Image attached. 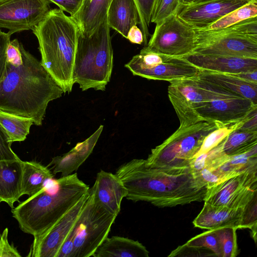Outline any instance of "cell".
I'll return each instance as SVG.
<instances>
[{
    "instance_id": "cell-1",
    "label": "cell",
    "mask_w": 257,
    "mask_h": 257,
    "mask_svg": "<svg viewBox=\"0 0 257 257\" xmlns=\"http://www.w3.org/2000/svg\"><path fill=\"white\" fill-rule=\"evenodd\" d=\"M115 174L126 188V198L159 207H174L204 201L207 190L189 166L155 168L135 159L121 165Z\"/></svg>"
},
{
    "instance_id": "cell-2",
    "label": "cell",
    "mask_w": 257,
    "mask_h": 257,
    "mask_svg": "<svg viewBox=\"0 0 257 257\" xmlns=\"http://www.w3.org/2000/svg\"><path fill=\"white\" fill-rule=\"evenodd\" d=\"M22 63L7 62L0 81V110L29 118L42 124L48 103L61 97L63 89L41 62L26 51L22 43Z\"/></svg>"
},
{
    "instance_id": "cell-3",
    "label": "cell",
    "mask_w": 257,
    "mask_h": 257,
    "mask_svg": "<svg viewBox=\"0 0 257 257\" xmlns=\"http://www.w3.org/2000/svg\"><path fill=\"white\" fill-rule=\"evenodd\" d=\"M77 173L51 180L40 191L12 209L24 232L38 236L49 229L88 192Z\"/></svg>"
},
{
    "instance_id": "cell-4",
    "label": "cell",
    "mask_w": 257,
    "mask_h": 257,
    "mask_svg": "<svg viewBox=\"0 0 257 257\" xmlns=\"http://www.w3.org/2000/svg\"><path fill=\"white\" fill-rule=\"evenodd\" d=\"M39 43L41 63L63 89L71 92L79 29L60 9L50 10L32 30Z\"/></svg>"
},
{
    "instance_id": "cell-5",
    "label": "cell",
    "mask_w": 257,
    "mask_h": 257,
    "mask_svg": "<svg viewBox=\"0 0 257 257\" xmlns=\"http://www.w3.org/2000/svg\"><path fill=\"white\" fill-rule=\"evenodd\" d=\"M113 68V50L107 19L89 36L79 32L73 81L82 91H104Z\"/></svg>"
},
{
    "instance_id": "cell-6",
    "label": "cell",
    "mask_w": 257,
    "mask_h": 257,
    "mask_svg": "<svg viewBox=\"0 0 257 257\" xmlns=\"http://www.w3.org/2000/svg\"><path fill=\"white\" fill-rule=\"evenodd\" d=\"M222 125L224 124L201 121L179 126L162 144L151 150L145 160L146 165L155 168L189 166L205 137Z\"/></svg>"
},
{
    "instance_id": "cell-7",
    "label": "cell",
    "mask_w": 257,
    "mask_h": 257,
    "mask_svg": "<svg viewBox=\"0 0 257 257\" xmlns=\"http://www.w3.org/2000/svg\"><path fill=\"white\" fill-rule=\"evenodd\" d=\"M116 216L95 199L90 188L89 196L71 230L74 237L73 257L93 256L108 237Z\"/></svg>"
},
{
    "instance_id": "cell-8",
    "label": "cell",
    "mask_w": 257,
    "mask_h": 257,
    "mask_svg": "<svg viewBox=\"0 0 257 257\" xmlns=\"http://www.w3.org/2000/svg\"><path fill=\"white\" fill-rule=\"evenodd\" d=\"M199 80L202 100L195 106V110L202 120L224 125L235 123L257 108V104L248 99Z\"/></svg>"
},
{
    "instance_id": "cell-9",
    "label": "cell",
    "mask_w": 257,
    "mask_h": 257,
    "mask_svg": "<svg viewBox=\"0 0 257 257\" xmlns=\"http://www.w3.org/2000/svg\"><path fill=\"white\" fill-rule=\"evenodd\" d=\"M125 67L134 75L169 82L197 77L200 71L184 57L167 55L143 49Z\"/></svg>"
},
{
    "instance_id": "cell-10",
    "label": "cell",
    "mask_w": 257,
    "mask_h": 257,
    "mask_svg": "<svg viewBox=\"0 0 257 257\" xmlns=\"http://www.w3.org/2000/svg\"><path fill=\"white\" fill-rule=\"evenodd\" d=\"M196 47L195 29L174 14L156 25L154 33L143 49L167 55L184 57L191 54Z\"/></svg>"
},
{
    "instance_id": "cell-11",
    "label": "cell",
    "mask_w": 257,
    "mask_h": 257,
    "mask_svg": "<svg viewBox=\"0 0 257 257\" xmlns=\"http://www.w3.org/2000/svg\"><path fill=\"white\" fill-rule=\"evenodd\" d=\"M195 31L197 47L192 54L257 59V36L214 30Z\"/></svg>"
},
{
    "instance_id": "cell-12",
    "label": "cell",
    "mask_w": 257,
    "mask_h": 257,
    "mask_svg": "<svg viewBox=\"0 0 257 257\" xmlns=\"http://www.w3.org/2000/svg\"><path fill=\"white\" fill-rule=\"evenodd\" d=\"M257 195V168L207 188L204 201L214 206L243 208Z\"/></svg>"
},
{
    "instance_id": "cell-13",
    "label": "cell",
    "mask_w": 257,
    "mask_h": 257,
    "mask_svg": "<svg viewBox=\"0 0 257 257\" xmlns=\"http://www.w3.org/2000/svg\"><path fill=\"white\" fill-rule=\"evenodd\" d=\"M48 0H0V29L13 34L33 30L50 10Z\"/></svg>"
},
{
    "instance_id": "cell-14",
    "label": "cell",
    "mask_w": 257,
    "mask_h": 257,
    "mask_svg": "<svg viewBox=\"0 0 257 257\" xmlns=\"http://www.w3.org/2000/svg\"><path fill=\"white\" fill-rule=\"evenodd\" d=\"M87 194L43 233L34 237L28 256L57 257L63 242L74 227L89 196Z\"/></svg>"
},
{
    "instance_id": "cell-15",
    "label": "cell",
    "mask_w": 257,
    "mask_h": 257,
    "mask_svg": "<svg viewBox=\"0 0 257 257\" xmlns=\"http://www.w3.org/2000/svg\"><path fill=\"white\" fill-rule=\"evenodd\" d=\"M251 2L253 1L211 0L199 4H181L176 15L193 28L206 30L230 12Z\"/></svg>"
},
{
    "instance_id": "cell-16",
    "label": "cell",
    "mask_w": 257,
    "mask_h": 257,
    "mask_svg": "<svg viewBox=\"0 0 257 257\" xmlns=\"http://www.w3.org/2000/svg\"><path fill=\"white\" fill-rule=\"evenodd\" d=\"M168 94L178 117L179 126H186L204 121L199 116L194 107L196 91L192 80L185 79L170 82Z\"/></svg>"
},
{
    "instance_id": "cell-17",
    "label": "cell",
    "mask_w": 257,
    "mask_h": 257,
    "mask_svg": "<svg viewBox=\"0 0 257 257\" xmlns=\"http://www.w3.org/2000/svg\"><path fill=\"white\" fill-rule=\"evenodd\" d=\"M184 57L202 70L231 74L257 70V59L198 54Z\"/></svg>"
},
{
    "instance_id": "cell-18",
    "label": "cell",
    "mask_w": 257,
    "mask_h": 257,
    "mask_svg": "<svg viewBox=\"0 0 257 257\" xmlns=\"http://www.w3.org/2000/svg\"><path fill=\"white\" fill-rule=\"evenodd\" d=\"M90 188L95 199L110 213L117 216L122 199L127 193L118 177L115 174L100 170Z\"/></svg>"
},
{
    "instance_id": "cell-19",
    "label": "cell",
    "mask_w": 257,
    "mask_h": 257,
    "mask_svg": "<svg viewBox=\"0 0 257 257\" xmlns=\"http://www.w3.org/2000/svg\"><path fill=\"white\" fill-rule=\"evenodd\" d=\"M243 208L214 206L204 202L203 207L193 221L196 227L210 230L231 227L241 229Z\"/></svg>"
},
{
    "instance_id": "cell-20",
    "label": "cell",
    "mask_w": 257,
    "mask_h": 257,
    "mask_svg": "<svg viewBox=\"0 0 257 257\" xmlns=\"http://www.w3.org/2000/svg\"><path fill=\"white\" fill-rule=\"evenodd\" d=\"M103 128V125H100L89 138L77 143L68 152L53 157L49 165L52 167L53 173L66 176L76 171L92 152Z\"/></svg>"
},
{
    "instance_id": "cell-21",
    "label": "cell",
    "mask_w": 257,
    "mask_h": 257,
    "mask_svg": "<svg viewBox=\"0 0 257 257\" xmlns=\"http://www.w3.org/2000/svg\"><path fill=\"white\" fill-rule=\"evenodd\" d=\"M23 161H0V203L6 202L13 208L22 194Z\"/></svg>"
},
{
    "instance_id": "cell-22",
    "label": "cell",
    "mask_w": 257,
    "mask_h": 257,
    "mask_svg": "<svg viewBox=\"0 0 257 257\" xmlns=\"http://www.w3.org/2000/svg\"><path fill=\"white\" fill-rule=\"evenodd\" d=\"M112 0H82L76 13L70 16L79 32L84 36L91 35L107 19Z\"/></svg>"
},
{
    "instance_id": "cell-23",
    "label": "cell",
    "mask_w": 257,
    "mask_h": 257,
    "mask_svg": "<svg viewBox=\"0 0 257 257\" xmlns=\"http://www.w3.org/2000/svg\"><path fill=\"white\" fill-rule=\"evenodd\" d=\"M197 77L257 104V83L243 80L234 74L200 70Z\"/></svg>"
},
{
    "instance_id": "cell-24",
    "label": "cell",
    "mask_w": 257,
    "mask_h": 257,
    "mask_svg": "<svg viewBox=\"0 0 257 257\" xmlns=\"http://www.w3.org/2000/svg\"><path fill=\"white\" fill-rule=\"evenodd\" d=\"M110 28L126 38L130 29L139 23L138 12L134 0H112L107 12Z\"/></svg>"
},
{
    "instance_id": "cell-25",
    "label": "cell",
    "mask_w": 257,
    "mask_h": 257,
    "mask_svg": "<svg viewBox=\"0 0 257 257\" xmlns=\"http://www.w3.org/2000/svg\"><path fill=\"white\" fill-rule=\"evenodd\" d=\"M149 252L139 241L127 237H107L98 247L94 257H148Z\"/></svg>"
},
{
    "instance_id": "cell-26",
    "label": "cell",
    "mask_w": 257,
    "mask_h": 257,
    "mask_svg": "<svg viewBox=\"0 0 257 257\" xmlns=\"http://www.w3.org/2000/svg\"><path fill=\"white\" fill-rule=\"evenodd\" d=\"M53 179L50 170L35 161H23L22 176V194L29 197L42 190Z\"/></svg>"
},
{
    "instance_id": "cell-27",
    "label": "cell",
    "mask_w": 257,
    "mask_h": 257,
    "mask_svg": "<svg viewBox=\"0 0 257 257\" xmlns=\"http://www.w3.org/2000/svg\"><path fill=\"white\" fill-rule=\"evenodd\" d=\"M254 168H257V145L245 153L229 156L224 163L215 168L223 181Z\"/></svg>"
},
{
    "instance_id": "cell-28",
    "label": "cell",
    "mask_w": 257,
    "mask_h": 257,
    "mask_svg": "<svg viewBox=\"0 0 257 257\" xmlns=\"http://www.w3.org/2000/svg\"><path fill=\"white\" fill-rule=\"evenodd\" d=\"M257 145V131L236 128L223 141L224 152L228 156L245 153Z\"/></svg>"
},
{
    "instance_id": "cell-29",
    "label": "cell",
    "mask_w": 257,
    "mask_h": 257,
    "mask_svg": "<svg viewBox=\"0 0 257 257\" xmlns=\"http://www.w3.org/2000/svg\"><path fill=\"white\" fill-rule=\"evenodd\" d=\"M0 124L13 143L25 141L34 122L31 118L0 110Z\"/></svg>"
},
{
    "instance_id": "cell-30",
    "label": "cell",
    "mask_w": 257,
    "mask_h": 257,
    "mask_svg": "<svg viewBox=\"0 0 257 257\" xmlns=\"http://www.w3.org/2000/svg\"><path fill=\"white\" fill-rule=\"evenodd\" d=\"M223 149L222 141L207 152L194 158L189 164L192 173L203 169L215 168L224 163L228 158Z\"/></svg>"
},
{
    "instance_id": "cell-31",
    "label": "cell",
    "mask_w": 257,
    "mask_h": 257,
    "mask_svg": "<svg viewBox=\"0 0 257 257\" xmlns=\"http://www.w3.org/2000/svg\"><path fill=\"white\" fill-rule=\"evenodd\" d=\"M257 16V2H249L226 15L206 30H215L227 27L251 17Z\"/></svg>"
},
{
    "instance_id": "cell-32",
    "label": "cell",
    "mask_w": 257,
    "mask_h": 257,
    "mask_svg": "<svg viewBox=\"0 0 257 257\" xmlns=\"http://www.w3.org/2000/svg\"><path fill=\"white\" fill-rule=\"evenodd\" d=\"M221 251V257H235L238 254L237 228L224 227L214 229Z\"/></svg>"
},
{
    "instance_id": "cell-33",
    "label": "cell",
    "mask_w": 257,
    "mask_h": 257,
    "mask_svg": "<svg viewBox=\"0 0 257 257\" xmlns=\"http://www.w3.org/2000/svg\"><path fill=\"white\" fill-rule=\"evenodd\" d=\"M241 120L235 123L219 126L211 132L204 139L200 149L194 158L207 152L217 146L231 132L239 127Z\"/></svg>"
},
{
    "instance_id": "cell-34",
    "label": "cell",
    "mask_w": 257,
    "mask_h": 257,
    "mask_svg": "<svg viewBox=\"0 0 257 257\" xmlns=\"http://www.w3.org/2000/svg\"><path fill=\"white\" fill-rule=\"evenodd\" d=\"M181 4V0H154L151 22L157 25L176 14Z\"/></svg>"
},
{
    "instance_id": "cell-35",
    "label": "cell",
    "mask_w": 257,
    "mask_h": 257,
    "mask_svg": "<svg viewBox=\"0 0 257 257\" xmlns=\"http://www.w3.org/2000/svg\"><path fill=\"white\" fill-rule=\"evenodd\" d=\"M186 244L190 246L206 248L211 250L216 256L221 257L220 245L214 229L191 238Z\"/></svg>"
},
{
    "instance_id": "cell-36",
    "label": "cell",
    "mask_w": 257,
    "mask_h": 257,
    "mask_svg": "<svg viewBox=\"0 0 257 257\" xmlns=\"http://www.w3.org/2000/svg\"><path fill=\"white\" fill-rule=\"evenodd\" d=\"M136 5L139 17V24L143 35V43L146 46L148 42V38L150 35L149 27L154 0H134Z\"/></svg>"
},
{
    "instance_id": "cell-37",
    "label": "cell",
    "mask_w": 257,
    "mask_h": 257,
    "mask_svg": "<svg viewBox=\"0 0 257 257\" xmlns=\"http://www.w3.org/2000/svg\"><path fill=\"white\" fill-rule=\"evenodd\" d=\"M257 195L243 208L241 228H248L251 230V236L256 242L257 225Z\"/></svg>"
},
{
    "instance_id": "cell-38",
    "label": "cell",
    "mask_w": 257,
    "mask_h": 257,
    "mask_svg": "<svg viewBox=\"0 0 257 257\" xmlns=\"http://www.w3.org/2000/svg\"><path fill=\"white\" fill-rule=\"evenodd\" d=\"M216 256L215 254L210 250L204 247L190 246L186 243L179 246L173 250L168 255L169 257L175 256Z\"/></svg>"
},
{
    "instance_id": "cell-39",
    "label": "cell",
    "mask_w": 257,
    "mask_h": 257,
    "mask_svg": "<svg viewBox=\"0 0 257 257\" xmlns=\"http://www.w3.org/2000/svg\"><path fill=\"white\" fill-rule=\"evenodd\" d=\"M12 144L6 131L0 124V161L20 159L12 150Z\"/></svg>"
},
{
    "instance_id": "cell-40",
    "label": "cell",
    "mask_w": 257,
    "mask_h": 257,
    "mask_svg": "<svg viewBox=\"0 0 257 257\" xmlns=\"http://www.w3.org/2000/svg\"><path fill=\"white\" fill-rule=\"evenodd\" d=\"M9 229L6 228L0 234V257H21L17 248L9 243Z\"/></svg>"
},
{
    "instance_id": "cell-41",
    "label": "cell",
    "mask_w": 257,
    "mask_h": 257,
    "mask_svg": "<svg viewBox=\"0 0 257 257\" xmlns=\"http://www.w3.org/2000/svg\"><path fill=\"white\" fill-rule=\"evenodd\" d=\"M9 32L6 33L0 30V81L3 78L6 69V51L10 40L11 36Z\"/></svg>"
},
{
    "instance_id": "cell-42",
    "label": "cell",
    "mask_w": 257,
    "mask_h": 257,
    "mask_svg": "<svg viewBox=\"0 0 257 257\" xmlns=\"http://www.w3.org/2000/svg\"><path fill=\"white\" fill-rule=\"evenodd\" d=\"M57 5L59 9L74 15L79 9L82 0H48Z\"/></svg>"
},
{
    "instance_id": "cell-43",
    "label": "cell",
    "mask_w": 257,
    "mask_h": 257,
    "mask_svg": "<svg viewBox=\"0 0 257 257\" xmlns=\"http://www.w3.org/2000/svg\"><path fill=\"white\" fill-rule=\"evenodd\" d=\"M126 39L132 43L140 45L144 41L142 32L137 26H134L130 29Z\"/></svg>"
},
{
    "instance_id": "cell-44",
    "label": "cell",
    "mask_w": 257,
    "mask_h": 257,
    "mask_svg": "<svg viewBox=\"0 0 257 257\" xmlns=\"http://www.w3.org/2000/svg\"><path fill=\"white\" fill-rule=\"evenodd\" d=\"M234 75L243 80L257 83V70L243 72Z\"/></svg>"
},
{
    "instance_id": "cell-45",
    "label": "cell",
    "mask_w": 257,
    "mask_h": 257,
    "mask_svg": "<svg viewBox=\"0 0 257 257\" xmlns=\"http://www.w3.org/2000/svg\"><path fill=\"white\" fill-rule=\"evenodd\" d=\"M195 0H181L182 4L189 5L191 4L194 2Z\"/></svg>"
},
{
    "instance_id": "cell-46",
    "label": "cell",
    "mask_w": 257,
    "mask_h": 257,
    "mask_svg": "<svg viewBox=\"0 0 257 257\" xmlns=\"http://www.w3.org/2000/svg\"><path fill=\"white\" fill-rule=\"evenodd\" d=\"M211 1V0H195L194 1V2L192 4H199V3H204V2H206L208 1Z\"/></svg>"
},
{
    "instance_id": "cell-47",
    "label": "cell",
    "mask_w": 257,
    "mask_h": 257,
    "mask_svg": "<svg viewBox=\"0 0 257 257\" xmlns=\"http://www.w3.org/2000/svg\"><path fill=\"white\" fill-rule=\"evenodd\" d=\"M252 1H253V2H257V0H251Z\"/></svg>"
}]
</instances>
